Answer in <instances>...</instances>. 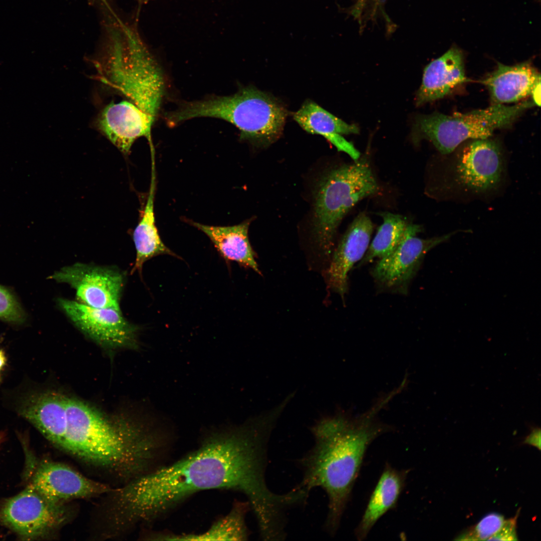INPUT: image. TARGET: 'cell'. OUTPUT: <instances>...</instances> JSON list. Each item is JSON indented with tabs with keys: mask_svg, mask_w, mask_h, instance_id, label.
I'll return each mask as SVG.
<instances>
[{
	"mask_svg": "<svg viewBox=\"0 0 541 541\" xmlns=\"http://www.w3.org/2000/svg\"><path fill=\"white\" fill-rule=\"evenodd\" d=\"M275 426L273 417L263 412L211 432L193 452L118 488L121 512L136 523L156 518L197 492L227 489L245 495L256 520L271 518L284 500L265 480L268 443Z\"/></svg>",
	"mask_w": 541,
	"mask_h": 541,
	"instance_id": "obj_1",
	"label": "cell"
},
{
	"mask_svg": "<svg viewBox=\"0 0 541 541\" xmlns=\"http://www.w3.org/2000/svg\"><path fill=\"white\" fill-rule=\"evenodd\" d=\"M83 464L125 481L149 471L163 447L154 423L110 419L64 394V406L46 437Z\"/></svg>",
	"mask_w": 541,
	"mask_h": 541,
	"instance_id": "obj_2",
	"label": "cell"
},
{
	"mask_svg": "<svg viewBox=\"0 0 541 541\" xmlns=\"http://www.w3.org/2000/svg\"><path fill=\"white\" fill-rule=\"evenodd\" d=\"M393 397L391 393L384 394L357 417L338 409L334 415L322 418L311 429L315 443L300 461L303 477L297 486L309 493L315 487L326 492L328 512L325 526L332 535L340 525L368 447L377 437L394 430L377 416Z\"/></svg>",
	"mask_w": 541,
	"mask_h": 541,
	"instance_id": "obj_3",
	"label": "cell"
},
{
	"mask_svg": "<svg viewBox=\"0 0 541 541\" xmlns=\"http://www.w3.org/2000/svg\"><path fill=\"white\" fill-rule=\"evenodd\" d=\"M108 28L98 64L101 80L155 121L164 92L160 68L135 29L123 24Z\"/></svg>",
	"mask_w": 541,
	"mask_h": 541,
	"instance_id": "obj_4",
	"label": "cell"
},
{
	"mask_svg": "<svg viewBox=\"0 0 541 541\" xmlns=\"http://www.w3.org/2000/svg\"><path fill=\"white\" fill-rule=\"evenodd\" d=\"M288 114L280 101L247 87L231 96L185 103L168 113L166 119L172 125L198 117L221 119L237 128L241 139L265 146L280 137Z\"/></svg>",
	"mask_w": 541,
	"mask_h": 541,
	"instance_id": "obj_5",
	"label": "cell"
},
{
	"mask_svg": "<svg viewBox=\"0 0 541 541\" xmlns=\"http://www.w3.org/2000/svg\"><path fill=\"white\" fill-rule=\"evenodd\" d=\"M379 190L365 157L323 176L316 192L313 229L315 242L323 257L330 260L337 230L345 216L358 202Z\"/></svg>",
	"mask_w": 541,
	"mask_h": 541,
	"instance_id": "obj_6",
	"label": "cell"
},
{
	"mask_svg": "<svg viewBox=\"0 0 541 541\" xmlns=\"http://www.w3.org/2000/svg\"><path fill=\"white\" fill-rule=\"evenodd\" d=\"M530 99L513 105L492 104L465 113L447 115L438 112L417 116L412 139L429 140L443 154H449L468 139L489 138L494 131L511 125L523 112L534 106Z\"/></svg>",
	"mask_w": 541,
	"mask_h": 541,
	"instance_id": "obj_7",
	"label": "cell"
},
{
	"mask_svg": "<svg viewBox=\"0 0 541 541\" xmlns=\"http://www.w3.org/2000/svg\"><path fill=\"white\" fill-rule=\"evenodd\" d=\"M73 512L67 504L54 502L30 484L0 505V524L21 537H45L65 525Z\"/></svg>",
	"mask_w": 541,
	"mask_h": 541,
	"instance_id": "obj_8",
	"label": "cell"
},
{
	"mask_svg": "<svg viewBox=\"0 0 541 541\" xmlns=\"http://www.w3.org/2000/svg\"><path fill=\"white\" fill-rule=\"evenodd\" d=\"M421 230L420 225L408 223L397 247L389 254L378 259L371 272L378 284L392 291L405 293L426 254L456 233L454 231L423 239L417 236Z\"/></svg>",
	"mask_w": 541,
	"mask_h": 541,
	"instance_id": "obj_9",
	"label": "cell"
},
{
	"mask_svg": "<svg viewBox=\"0 0 541 541\" xmlns=\"http://www.w3.org/2000/svg\"><path fill=\"white\" fill-rule=\"evenodd\" d=\"M58 302L73 324L102 347L109 349L138 348L139 329L126 320L121 312L63 298Z\"/></svg>",
	"mask_w": 541,
	"mask_h": 541,
	"instance_id": "obj_10",
	"label": "cell"
},
{
	"mask_svg": "<svg viewBox=\"0 0 541 541\" xmlns=\"http://www.w3.org/2000/svg\"><path fill=\"white\" fill-rule=\"evenodd\" d=\"M50 278L71 286L82 304L121 312L124 277L115 268L76 263L61 268Z\"/></svg>",
	"mask_w": 541,
	"mask_h": 541,
	"instance_id": "obj_11",
	"label": "cell"
},
{
	"mask_svg": "<svg viewBox=\"0 0 541 541\" xmlns=\"http://www.w3.org/2000/svg\"><path fill=\"white\" fill-rule=\"evenodd\" d=\"M30 484L47 498L58 504H67L74 499L108 493L113 489L66 464L48 460L40 463Z\"/></svg>",
	"mask_w": 541,
	"mask_h": 541,
	"instance_id": "obj_12",
	"label": "cell"
},
{
	"mask_svg": "<svg viewBox=\"0 0 541 541\" xmlns=\"http://www.w3.org/2000/svg\"><path fill=\"white\" fill-rule=\"evenodd\" d=\"M373 224L364 212L360 213L350 225L331 256L325 273L329 288L343 301L348 290V274L360 261L369 245Z\"/></svg>",
	"mask_w": 541,
	"mask_h": 541,
	"instance_id": "obj_13",
	"label": "cell"
},
{
	"mask_svg": "<svg viewBox=\"0 0 541 541\" xmlns=\"http://www.w3.org/2000/svg\"><path fill=\"white\" fill-rule=\"evenodd\" d=\"M456 168L458 179L464 186L477 192L490 190L501 180L500 148L489 138L473 140L462 150Z\"/></svg>",
	"mask_w": 541,
	"mask_h": 541,
	"instance_id": "obj_14",
	"label": "cell"
},
{
	"mask_svg": "<svg viewBox=\"0 0 541 541\" xmlns=\"http://www.w3.org/2000/svg\"><path fill=\"white\" fill-rule=\"evenodd\" d=\"M154 121L129 101L111 102L101 112L97 125L103 134L122 152H129L134 141L145 137L152 144Z\"/></svg>",
	"mask_w": 541,
	"mask_h": 541,
	"instance_id": "obj_15",
	"label": "cell"
},
{
	"mask_svg": "<svg viewBox=\"0 0 541 541\" xmlns=\"http://www.w3.org/2000/svg\"><path fill=\"white\" fill-rule=\"evenodd\" d=\"M467 81L463 52L452 46L425 67L415 103L421 106L441 99Z\"/></svg>",
	"mask_w": 541,
	"mask_h": 541,
	"instance_id": "obj_16",
	"label": "cell"
},
{
	"mask_svg": "<svg viewBox=\"0 0 541 541\" xmlns=\"http://www.w3.org/2000/svg\"><path fill=\"white\" fill-rule=\"evenodd\" d=\"M539 80L540 73L527 61L512 66L498 63L496 69L481 82L488 89L492 105H504L530 96Z\"/></svg>",
	"mask_w": 541,
	"mask_h": 541,
	"instance_id": "obj_17",
	"label": "cell"
},
{
	"mask_svg": "<svg viewBox=\"0 0 541 541\" xmlns=\"http://www.w3.org/2000/svg\"><path fill=\"white\" fill-rule=\"evenodd\" d=\"M293 117L305 131L324 137L354 161L360 158V152L342 136L359 133V128L355 124L347 123L311 100H306Z\"/></svg>",
	"mask_w": 541,
	"mask_h": 541,
	"instance_id": "obj_18",
	"label": "cell"
},
{
	"mask_svg": "<svg viewBox=\"0 0 541 541\" xmlns=\"http://www.w3.org/2000/svg\"><path fill=\"white\" fill-rule=\"evenodd\" d=\"M408 472V470H399L389 464L385 465L355 529L358 540L365 539L377 521L396 506L404 488Z\"/></svg>",
	"mask_w": 541,
	"mask_h": 541,
	"instance_id": "obj_19",
	"label": "cell"
},
{
	"mask_svg": "<svg viewBox=\"0 0 541 541\" xmlns=\"http://www.w3.org/2000/svg\"><path fill=\"white\" fill-rule=\"evenodd\" d=\"M191 223L209 238L226 261L236 262L261 274L248 238L249 221L227 226L207 225L193 221Z\"/></svg>",
	"mask_w": 541,
	"mask_h": 541,
	"instance_id": "obj_20",
	"label": "cell"
},
{
	"mask_svg": "<svg viewBox=\"0 0 541 541\" xmlns=\"http://www.w3.org/2000/svg\"><path fill=\"white\" fill-rule=\"evenodd\" d=\"M154 154H151V177L150 189L143 215L133 234L136 256L131 274L137 271L141 275L143 265L150 258L167 254L180 258L162 241L155 224L154 202L156 189Z\"/></svg>",
	"mask_w": 541,
	"mask_h": 541,
	"instance_id": "obj_21",
	"label": "cell"
},
{
	"mask_svg": "<svg viewBox=\"0 0 541 541\" xmlns=\"http://www.w3.org/2000/svg\"><path fill=\"white\" fill-rule=\"evenodd\" d=\"M251 509L249 503L236 501L224 517L215 521L204 532L184 534H162L155 537L162 540H246L249 532L245 523L247 512Z\"/></svg>",
	"mask_w": 541,
	"mask_h": 541,
	"instance_id": "obj_22",
	"label": "cell"
},
{
	"mask_svg": "<svg viewBox=\"0 0 541 541\" xmlns=\"http://www.w3.org/2000/svg\"><path fill=\"white\" fill-rule=\"evenodd\" d=\"M383 223L369 244L359 266L370 263L392 252L401 241L408 224L400 215L388 212H381Z\"/></svg>",
	"mask_w": 541,
	"mask_h": 541,
	"instance_id": "obj_23",
	"label": "cell"
},
{
	"mask_svg": "<svg viewBox=\"0 0 541 541\" xmlns=\"http://www.w3.org/2000/svg\"><path fill=\"white\" fill-rule=\"evenodd\" d=\"M504 521V516L492 512L484 516L476 524L460 533L455 539L458 540H485L497 532Z\"/></svg>",
	"mask_w": 541,
	"mask_h": 541,
	"instance_id": "obj_24",
	"label": "cell"
},
{
	"mask_svg": "<svg viewBox=\"0 0 541 541\" xmlns=\"http://www.w3.org/2000/svg\"><path fill=\"white\" fill-rule=\"evenodd\" d=\"M27 315L15 296L0 285V319L15 324L24 323Z\"/></svg>",
	"mask_w": 541,
	"mask_h": 541,
	"instance_id": "obj_25",
	"label": "cell"
},
{
	"mask_svg": "<svg viewBox=\"0 0 541 541\" xmlns=\"http://www.w3.org/2000/svg\"><path fill=\"white\" fill-rule=\"evenodd\" d=\"M518 512L515 516L504 520V522L495 534L487 539L488 540H517L516 523Z\"/></svg>",
	"mask_w": 541,
	"mask_h": 541,
	"instance_id": "obj_26",
	"label": "cell"
},
{
	"mask_svg": "<svg viewBox=\"0 0 541 541\" xmlns=\"http://www.w3.org/2000/svg\"><path fill=\"white\" fill-rule=\"evenodd\" d=\"M540 428L537 426L532 427L530 433L526 436L523 443L533 446L540 449Z\"/></svg>",
	"mask_w": 541,
	"mask_h": 541,
	"instance_id": "obj_27",
	"label": "cell"
},
{
	"mask_svg": "<svg viewBox=\"0 0 541 541\" xmlns=\"http://www.w3.org/2000/svg\"><path fill=\"white\" fill-rule=\"evenodd\" d=\"M531 100L535 106H540V80L537 81L534 85L530 94Z\"/></svg>",
	"mask_w": 541,
	"mask_h": 541,
	"instance_id": "obj_28",
	"label": "cell"
},
{
	"mask_svg": "<svg viewBox=\"0 0 541 541\" xmlns=\"http://www.w3.org/2000/svg\"><path fill=\"white\" fill-rule=\"evenodd\" d=\"M7 362L6 357L4 352L0 349V373L5 367Z\"/></svg>",
	"mask_w": 541,
	"mask_h": 541,
	"instance_id": "obj_29",
	"label": "cell"
},
{
	"mask_svg": "<svg viewBox=\"0 0 541 541\" xmlns=\"http://www.w3.org/2000/svg\"><path fill=\"white\" fill-rule=\"evenodd\" d=\"M293 490H294V489H293ZM295 491H296V490H295ZM296 492H297V491H296ZM297 493L298 494V492H297ZM298 495H299V501H300V496H299V494H298ZM299 502H298V503H299ZM298 504H297V505H298ZM285 527H286V526H285ZM285 528H284V529H285ZM284 530H283V531H282V532H281V533L280 534H279V535H278L277 536H275V537H272V538H262V537H261L260 536V537L261 538H263V539H272V538H273L276 537L278 536L279 535H280L281 534H282V533H283V532L284 531Z\"/></svg>",
	"mask_w": 541,
	"mask_h": 541,
	"instance_id": "obj_30",
	"label": "cell"
},
{
	"mask_svg": "<svg viewBox=\"0 0 541 541\" xmlns=\"http://www.w3.org/2000/svg\"><path fill=\"white\" fill-rule=\"evenodd\" d=\"M373 1H375V2H377V1H378L379 0H373Z\"/></svg>",
	"mask_w": 541,
	"mask_h": 541,
	"instance_id": "obj_31",
	"label": "cell"
},
{
	"mask_svg": "<svg viewBox=\"0 0 541 541\" xmlns=\"http://www.w3.org/2000/svg\"><path fill=\"white\" fill-rule=\"evenodd\" d=\"M0 381H1V376H0Z\"/></svg>",
	"mask_w": 541,
	"mask_h": 541,
	"instance_id": "obj_32",
	"label": "cell"
}]
</instances>
